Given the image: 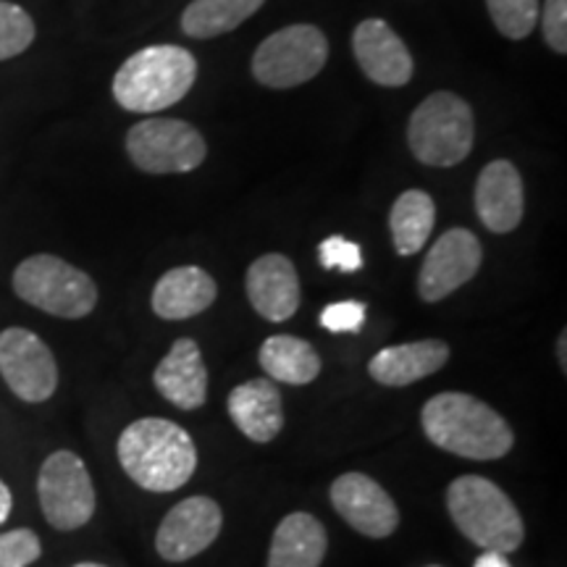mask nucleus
Masks as SVG:
<instances>
[{"label": "nucleus", "mask_w": 567, "mask_h": 567, "mask_svg": "<svg viewBox=\"0 0 567 567\" xmlns=\"http://www.w3.org/2000/svg\"><path fill=\"white\" fill-rule=\"evenodd\" d=\"M488 17L507 40H526L538 19V0H486Z\"/></svg>", "instance_id": "obj_25"}, {"label": "nucleus", "mask_w": 567, "mask_h": 567, "mask_svg": "<svg viewBox=\"0 0 567 567\" xmlns=\"http://www.w3.org/2000/svg\"><path fill=\"white\" fill-rule=\"evenodd\" d=\"M331 507L347 526L368 538H389L400 528V509L379 481L365 473H344L331 484Z\"/></svg>", "instance_id": "obj_13"}, {"label": "nucleus", "mask_w": 567, "mask_h": 567, "mask_svg": "<svg viewBox=\"0 0 567 567\" xmlns=\"http://www.w3.org/2000/svg\"><path fill=\"white\" fill-rule=\"evenodd\" d=\"M326 549L323 523L310 513H289L274 530L268 567H321Z\"/></svg>", "instance_id": "obj_21"}, {"label": "nucleus", "mask_w": 567, "mask_h": 567, "mask_svg": "<svg viewBox=\"0 0 567 567\" xmlns=\"http://www.w3.org/2000/svg\"><path fill=\"white\" fill-rule=\"evenodd\" d=\"M318 260H321V266L329 268V271L354 274L363 268V252H360V245L350 243L347 237H339V234L323 239L321 247H318Z\"/></svg>", "instance_id": "obj_28"}, {"label": "nucleus", "mask_w": 567, "mask_h": 567, "mask_svg": "<svg viewBox=\"0 0 567 567\" xmlns=\"http://www.w3.org/2000/svg\"><path fill=\"white\" fill-rule=\"evenodd\" d=\"M473 140V111L455 92H431L410 116L408 145L423 166H457L471 155Z\"/></svg>", "instance_id": "obj_5"}, {"label": "nucleus", "mask_w": 567, "mask_h": 567, "mask_svg": "<svg viewBox=\"0 0 567 567\" xmlns=\"http://www.w3.org/2000/svg\"><path fill=\"white\" fill-rule=\"evenodd\" d=\"M13 292L32 308L55 318L80 321L97 305V287L90 274L66 264L59 255H32L13 271Z\"/></svg>", "instance_id": "obj_6"}, {"label": "nucleus", "mask_w": 567, "mask_h": 567, "mask_svg": "<svg viewBox=\"0 0 567 567\" xmlns=\"http://www.w3.org/2000/svg\"><path fill=\"white\" fill-rule=\"evenodd\" d=\"M431 567H436V565H431Z\"/></svg>", "instance_id": "obj_35"}, {"label": "nucleus", "mask_w": 567, "mask_h": 567, "mask_svg": "<svg viewBox=\"0 0 567 567\" xmlns=\"http://www.w3.org/2000/svg\"><path fill=\"white\" fill-rule=\"evenodd\" d=\"M11 509H13V496H11V488L6 486L3 481H0V526H3V523L9 520Z\"/></svg>", "instance_id": "obj_32"}, {"label": "nucleus", "mask_w": 567, "mask_h": 567, "mask_svg": "<svg viewBox=\"0 0 567 567\" xmlns=\"http://www.w3.org/2000/svg\"><path fill=\"white\" fill-rule=\"evenodd\" d=\"M329 61V40L313 24H292L268 34L252 55L255 80L266 87H300L321 74Z\"/></svg>", "instance_id": "obj_7"}, {"label": "nucleus", "mask_w": 567, "mask_h": 567, "mask_svg": "<svg viewBox=\"0 0 567 567\" xmlns=\"http://www.w3.org/2000/svg\"><path fill=\"white\" fill-rule=\"evenodd\" d=\"M74 567H109V565H101V563H80V565H74Z\"/></svg>", "instance_id": "obj_34"}, {"label": "nucleus", "mask_w": 567, "mask_h": 567, "mask_svg": "<svg viewBox=\"0 0 567 567\" xmlns=\"http://www.w3.org/2000/svg\"><path fill=\"white\" fill-rule=\"evenodd\" d=\"M473 567H513V565H509L507 555H502V551H484V555L473 563Z\"/></svg>", "instance_id": "obj_31"}, {"label": "nucleus", "mask_w": 567, "mask_h": 567, "mask_svg": "<svg viewBox=\"0 0 567 567\" xmlns=\"http://www.w3.org/2000/svg\"><path fill=\"white\" fill-rule=\"evenodd\" d=\"M266 0H193L182 13L184 34L195 40H210L237 30Z\"/></svg>", "instance_id": "obj_24"}, {"label": "nucleus", "mask_w": 567, "mask_h": 567, "mask_svg": "<svg viewBox=\"0 0 567 567\" xmlns=\"http://www.w3.org/2000/svg\"><path fill=\"white\" fill-rule=\"evenodd\" d=\"M260 368L276 384L305 386L313 384L321 373V354L310 342L292 334L268 337L260 347Z\"/></svg>", "instance_id": "obj_22"}, {"label": "nucleus", "mask_w": 567, "mask_h": 567, "mask_svg": "<svg viewBox=\"0 0 567 567\" xmlns=\"http://www.w3.org/2000/svg\"><path fill=\"white\" fill-rule=\"evenodd\" d=\"M126 153L145 174H187L205 161L208 145L182 118H145L126 134Z\"/></svg>", "instance_id": "obj_9"}, {"label": "nucleus", "mask_w": 567, "mask_h": 567, "mask_svg": "<svg viewBox=\"0 0 567 567\" xmlns=\"http://www.w3.org/2000/svg\"><path fill=\"white\" fill-rule=\"evenodd\" d=\"M421 425L431 444L465 460H499L515 446V434L505 417L473 394L431 396L421 410Z\"/></svg>", "instance_id": "obj_1"}, {"label": "nucleus", "mask_w": 567, "mask_h": 567, "mask_svg": "<svg viewBox=\"0 0 567 567\" xmlns=\"http://www.w3.org/2000/svg\"><path fill=\"white\" fill-rule=\"evenodd\" d=\"M197 80L195 55L182 45L142 48L113 76V97L124 111L158 113L179 103Z\"/></svg>", "instance_id": "obj_3"}, {"label": "nucleus", "mask_w": 567, "mask_h": 567, "mask_svg": "<svg viewBox=\"0 0 567 567\" xmlns=\"http://www.w3.org/2000/svg\"><path fill=\"white\" fill-rule=\"evenodd\" d=\"M368 308L358 300H342L326 305L321 313V326L331 334H354L363 329Z\"/></svg>", "instance_id": "obj_29"}, {"label": "nucleus", "mask_w": 567, "mask_h": 567, "mask_svg": "<svg viewBox=\"0 0 567 567\" xmlns=\"http://www.w3.org/2000/svg\"><path fill=\"white\" fill-rule=\"evenodd\" d=\"M0 375L21 402L51 400L59 389V365L42 339L30 329L0 331Z\"/></svg>", "instance_id": "obj_10"}, {"label": "nucleus", "mask_w": 567, "mask_h": 567, "mask_svg": "<svg viewBox=\"0 0 567 567\" xmlns=\"http://www.w3.org/2000/svg\"><path fill=\"white\" fill-rule=\"evenodd\" d=\"M352 53L368 80L381 87H402L413 80V55L384 19H365L354 27Z\"/></svg>", "instance_id": "obj_14"}, {"label": "nucleus", "mask_w": 567, "mask_h": 567, "mask_svg": "<svg viewBox=\"0 0 567 567\" xmlns=\"http://www.w3.org/2000/svg\"><path fill=\"white\" fill-rule=\"evenodd\" d=\"M218 287L208 271L197 266H179L166 271L153 289V313L163 321H187L216 302Z\"/></svg>", "instance_id": "obj_20"}, {"label": "nucleus", "mask_w": 567, "mask_h": 567, "mask_svg": "<svg viewBox=\"0 0 567 567\" xmlns=\"http://www.w3.org/2000/svg\"><path fill=\"white\" fill-rule=\"evenodd\" d=\"M247 300L271 323L289 321L300 308V276L287 255L266 252L247 268Z\"/></svg>", "instance_id": "obj_15"}, {"label": "nucleus", "mask_w": 567, "mask_h": 567, "mask_svg": "<svg viewBox=\"0 0 567 567\" xmlns=\"http://www.w3.org/2000/svg\"><path fill=\"white\" fill-rule=\"evenodd\" d=\"M476 213L481 224L494 234L515 231L526 210L523 176L509 161H492L476 182Z\"/></svg>", "instance_id": "obj_16"}, {"label": "nucleus", "mask_w": 567, "mask_h": 567, "mask_svg": "<svg viewBox=\"0 0 567 567\" xmlns=\"http://www.w3.org/2000/svg\"><path fill=\"white\" fill-rule=\"evenodd\" d=\"M231 423L255 444H268L284 429V402L279 384L271 379H250L234 386L226 400Z\"/></svg>", "instance_id": "obj_18"}, {"label": "nucleus", "mask_w": 567, "mask_h": 567, "mask_svg": "<svg viewBox=\"0 0 567 567\" xmlns=\"http://www.w3.org/2000/svg\"><path fill=\"white\" fill-rule=\"evenodd\" d=\"M450 344L444 339H421V342L384 347L368 363V375L381 386H410L425 375L442 371L450 360Z\"/></svg>", "instance_id": "obj_19"}, {"label": "nucleus", "mask_w": 567, "mask_h": 567, "mask_svg": "<svg viewBox=\"0 0 567 567\" xmlns=\"http://www.w3.org/2000/svg\"><path fill=\"white\" fill-rule=\"evenodd\" d=\"M446 509L467 542L484 551L520 549L526 526L502 486L484 476H460L446 486Z\"/></svg>", "instance_id": "obj_4"}, {"label": "nucleus", "mask_w": 567, "mask_h": 567, "mask_svg": "<svg viewBox=\"0 0 567 567\" xmlns=\"http://www.w3.org/2000/svg\"><path fill=\"white\" fill-rule=\"evenodd\" d=\"M484 260L481 239L471 229L444 231L442 237L425 252V260L417 274V295L423 302H442L444 297L457 292L478 274Z\"/></svg>", "instance_id": "obj_11"}, {"label": "nucleus", "mask_w": 567, "mask_h": 567, "mask_svg": "<svg viewBox=\"0 0 567 567\" xmlns=\"http://www.w3.org/2000/svg\"><path fill=\"white\" fill-rule=\"evenodd\" d=\"M34 21L21 6L0 0V61L17 59L34 42Z\"/></svg>", "instance_id": "obj_26"}, {"label": "nucleus", "mask_w": 567, "mask_h": 567, "mask_svg": "<svg viewBox=\"0 0 567 567\" xmlns=\"http://www.w3.org/2000/svg\"><path fill=\"white\" fill-rule=\"evenodd\" d=\"M42 555L40 536L30 528H13L0 534V567H30Z\"/></svg>", "instance_id": "obj_27"}, {"label": "nucleus", "mask_w": 567, "mask_h": 567, "mask_svg": "<svg viewBox=\"0 0 567 567\" xmlns=\"http://www.w3.org/2000/svg\"><path fill=\"white\" fill-rule=\"evenodd\" d=\"M153 384L163 400L179 410H197L208 400V368L195 339H176L153 373Z\"/></svg>", "instance_id": "obj_17"}, {"label": "nucleus", "mask_w": 567, "mask_h": 567, "mask_svg": "<svg viewBox=\"0 0 567 567\" xmlns=\"http://www.w3.org/2000/svg\"><path fill=\"white\" fill-rule=\"evenodd\" d=\"M436 224V205L423 189H408L396 197L389 213V229H392L394 250L400 255L421 252L429 243Z\"/></svg>", "instance_id": "obj_23"}, {"label": "nucleus", "mask_w": 567, "mask_h": 567, "mask_svg": "<svg viewBox=\"0 0 567 567\" xmlns=\"http://www.w3.org/2000/svg\"><path fill=\"white\" fill-rule=\"evenodd\" d=\"M567 334L563 331V334H559V339H557V358H559V371L563 373H567Z\"/></svg>", "instance_id": "obj_33"}, {"label": "nucleus", "mask_w": 567, "mask_h": 567, "mask_svg": "<svg viewBox=\"0 0 567 567\" xmlns=\"http://www.w3.org/2000/svg\"><path fill=\"white\" fill-rule=\"evenodd\" d=\"M118 463L145 492H176L195 476L197 446L187 429L168 417H140L122 431Z\"/></svg>", "instance_id": "obj_2"}, {"label": "nucleus", "mask_w": 567, "mask_h": 567, "mask_svg": "<svg viewBox=\"0 0 567 567\" xmlns=\"http://www.w3.org/2000/svg\"><path fill=\"white\" fill-rule=\"evenodd\" d=\"M224 513L210 496H189L168 509L155 534V549L166 563H187L221 536Z\"/></svg>", "instance_id": "obj_12"}, {"label": "nucleus", "mask_w": 567, "mask_h": 567, "mask_svg": "<svg viewBox=\"0 0 567 567\" xmlns=\"http://www.w3.org/2000/svg\"><path fill=\"white\" fill-rule=\"evenodd\" d=\"M544 40L551 51L565 55L567 53V0H547L542 13Z\"/></svg>", "instance_id": "obj_30"}, {"label": "nucleus", "mask_w": 567, "mask_h": 567, "mask_svg": "<svg viewBox=\"0 0 567 567\" xmlns=\"http://www.w3.org/2000/svg\"><path fill=\"white\" fill-rule=\"evenodd\" d=\"M38 496L48 526L55 530H76L95 515V484L84 460L69 450L45 457L38 476Z\"/></svg>", "instance_id": "obj_8"}]
</instances>
